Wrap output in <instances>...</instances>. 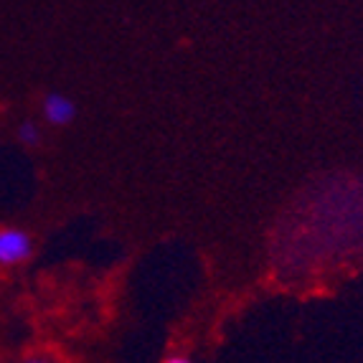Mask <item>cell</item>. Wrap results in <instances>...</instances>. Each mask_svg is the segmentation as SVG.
I'll return each instance as SVG.
<instances>
[{
	"label": "cell",
	"mask_w": 363,
	"mask_h": 363,
	"mask_svg": "<svg viewBox=\"0 0 363 363\" xmlns=\"http://www.w3.org/2000/svg\"><path fill=\"white\" fill-rule=\"evenodd\" d=\"M30 252H33V242L23 229H16V226L0 229V267L3 269L23 264Z\"/></svg>",
	"instance_id": "1"
},
{
	"label": "cell",
	"mask_w": 363,
	"mask_h": 363,
	"mask_svg": "<svg viewBox=\"0 0 363 363\" xmlns=\"http://www.w3.org/2000/svg\"><path fill=\"white\" fill-rule=\"evenodd\" d=\"M43 120L49 122V125H56V128H64L69 122L77 117V107L69 97L64 94H49V97L43 99Z\"/></svg>",
	"instance_id": "2"
},
{
	"label": "cell",
	"mask_w": 363,
	"mask_h": 363,
	"mask_svg": "<svg viewBox=\"0 0 363 363\" xmlns=\"http://www.w3.org/2000/svg\"><path fill=\"white\" fill-rule=\"evenodd\" d=\"M18 140L28 147L38 145V143H41V128H38L33 120H26L23 125L18 128Z\"/></svg>",
	"instance_id": "3"
},
{
	"label": "cell",
	"mask_w": 363,
	"mask_h": 363,
	"mask_svg": "<svg viewBox=\"0 0 363 363\" xmlns=\"http://www.w3.org/2000/svg\"><path fill=\"white\" fill-rule=\"evenodd\" d=\"M23 363H51L49 358H43V356H33V358H28V361H23Z\"/></svg>",
	"instance_id": "4"
},
{
	"label": "cell",
	"mask_w": 363,
	"mask_h": 363,
	"mask_svg": "<svg viewBox=\"0 0 363 363\" xmlns=\"http://www.w3.org/2000/svg\"><path fill=\"white\" fill-rule=\"evenodd\" d=\"M165 363H194V361H188V358H181V356H176V358H168Z\"/></svg>",
	"instance_id": "5"
}]
</instances>
